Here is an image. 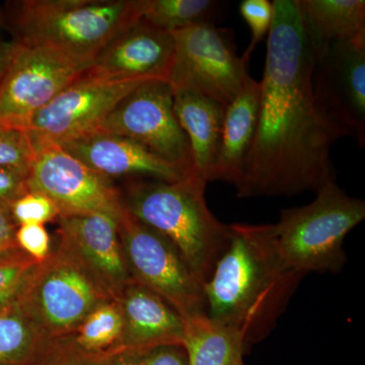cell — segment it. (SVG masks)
Returning <instances> with one entry per match:
<instances>
[{"label":"cell","instance_id":"obj_18","mask_svg":"<svg viewBox=\"0 0 365 365\" xmlns=\"http://www.w3.org/2000/svg\"><path fill=\"white\" fill-rule=\"evenodd\" d=\"M260 101L261 83L250 78L225 107L220 153L209 182L239 186L256 137Z\"/></svg>","mask_w":365,"mask_h":365},{"label":"cell","instance_id":"obj_24","mask_svg":"<svg viewBox=\"0 0 365 365\" xmlns=\"http://www.w3.org/2000/svg\"><path fill=\"white\" fill-rule=\"evenodd\" d=\"M123 334V316L117 300L96 307L71 336L76 345L91 354H103L119 347Z\"/></svg>","mask_w":365,"mask_h":365},{"label":"cell","instance_id":"obj_25","mask_svg":"<svg viewBox=\"0 0 365 365\" xmlns=\"http://www.w3.org/2000/svg\"><path fill=\"white\" fill-rule=\"evenodd\" d=\"M40 264L21 250L0 256V312L16 304Z\"/></svg>","mask_w":365,"mask_h":365},{"label":"cell","instance_id":"obj_19","mask_svg":"<svg viewBox=\"0 0 365 365\" xmlns=\"http://www.w3.org/2000/svg\"><path fill=\"white\" fill-rule=\"evenodd\" d=\"M174 111L188 139L193 173L209 182L222 141L225 107L190 91H174Z\"/></svg>","mask_w":365,"mask_h":365},{"label":"cell","instance_id":"obj_1","mask_svg":"<svg viewBox=\"0 0 365 365\" xmlns=\"http://www.w3.org/2000/svg\"><path fill=\"white\" fill-rule=\"evenodd\" d=\"M253 148L239 198L289 196L336 182L331 150L343 137L314 88V47L297 0H274Z\"/></svg>","mask_w":365,"mask_h":365},{"label":"cell","instance_id":"obj_29","mask_svg":"<svg viewBox=\"0 0 365 365\" xmlns=\"http://www.w3.org/2000/svg\"><path fill=\"white\" fill-rule=\"evenodd\" d=\"M100 356L85 351L67 337L55 340L35 365H98Z\"/></svg>","mask_w":365,"mask_h":365},{"label":"cell","instance_id":"obj_16","mask_svg":"<svg viewBox=\"0 0 365 365\" xmlns=\"http://www.w3.org/2000/svg\"><path fill=\"white\" fill-rule=\"evenodd\" d=\"M59 146L91 169L111 180L144 178L177 182L190 177L135 141L109 132H91Z\"/></svg>","mask_w":365,"mask_h":365},{"label":"cell","instance_id":"obj_17","mask_svg":"<svg viewBox=\"0 0 365 365\" xmlns=\"http://www.w3.org/2000/svg\"><path fill=\"white\" fill-rule=\"evenodd\" d=\"M117 302L123 316V334L117 349L143 352L158 346L184 345L185 319L148 288L133 281Z\"/></svg>","mask_w":365,"mask_h":365},{"label":"cell","instance_id":"obj_21","mask_svg":"<svg viewBox=\"0 0 365 365\" xmlns=\"http://www.w3.org/2000/svg\"><path fill=\"white\" fill-rule=\"evenodd\" d=\"M184 346L189 365H234L246 354L237 334L216 325L207 316L185 319Z\"/></svg>","mask_w":365,"mask_h":365},{"label":"cell","instance_id":"obj_35","mask_svg":"<svg viewBox=\"0 0 365 365\" xmlns=\"http://www.w3.org/2000/svg\"><path fill=\"white\" fill-rule=\"evenodd\" d=\"M4 28H6V26L2 21L1 14H0V29ZM19 45H20V43L14 38L6 39V37H2L1 34H0V81L4 78L11 62L13 61Z\"/></svg>","mask_w":365,"mask_h":365},{"label":"cell","instance_id":"obj_31","mask_svg":"<svg viewBox=\"0 0 365 365\" xmlns=\"http://www.w3.org/2000/svg\"><path fill=\"white\" fill-rule=\"evenodd\" d=\"M29 170L0 167V204L11 206L28 188Z\"/></svg>","mask_w":365,"mask_h":365},{"label":"cell","instance_id":"obj_10","mask_svg":"<svg viewBox=\"0 0 365 365\" xmlns=\"http://www.w3.org/2000/svg\"><path fill=\"white\" fill-rule=\"evenodd\" d=\"M88 68L52 48L20 43L0 81V128L26 131L31 119Z\"/></svg>","mask_w":365,"mask_h":365},{"label":"cell","instance_id":"obj_28","mask_svg":"<svg viewBox=\"0 0 365 365\" xmlns=\"http://www.w3.org/2000/svg\"><path fill=\"white\" fill-rule=\"evenodd\" d=\"M240 14L251 29L252 38L242 59L248 63L257 45L267 37L273 21V2L269 0H244L240 4Z\"/></svg>","mask_w":365,"mask_h":365},{"label":"cell","instance_id":"obj_26","mask_svg":"<svg viewBox=\"0 0 365 365\" xmlns=\"http://www.w3.org/2000/svg\"><path fill=\"white\" fill-rule=\"evenodd\" d=\"M11 217L18 227L57 222L59 209L51 199L37 192L29 191L9 206Z\"/></svg>","mask_w":365,"mask_h":365},{"label":"cell","instance_id":"obj_8","mask_svg":"<svg viewBox=\"0 0 365 365\" xmlns=\"http://www.w3.org/2000/svg\"><path fill=\"white\" fill-rule=\"evenodd\" d=\"M174 58L168 83L173 91H190L227 107L251 76L227 31L213 21L173 32Z\"/></svg>","mask_w":365,"mask_h":365},{"label":"cell","instance_id":"obj_14","mask_svg":"<svg viewBox=\"0 0 365 365\" xmlns=\"http://www.w3.org/2000/svg\"><path fill=\"white\" fill-rule=\"evenodd\" d=\"M119 216L90 213L60 216L56 222L57 241L76 254L114 300L133 282L118 230Z\"/></svg>","mask_w":365,"mask_h":365},{"label":"cell","instance_id":"obj_23","mask_svg":"<svg viewBox=\"0 0 365 365\" xmlns=\"http://www.w3.org/2000/svg\"><path fill=\"white\" fill-rule=\"evenodd\" d=\"M220 6L213 0H140L141 21L173 33L196 24L212 21Z\"/></svg>","mask_w":365,"mask_h":365},{"label":"cell","instance_id":"obj_27","mask_svg":"<svg viewBox=\"0 0 365 365\" xmlns=\"http://www.w3.org/2000/svg\"><path fill=\"white\" fill-rule=\"evenodd\" d=\"M36 157V148L28 132L0 128V167L29 170Z\"/></svg>","mask_w":365,"mask_h":365},{"label":"cell","instance_id":"obj_2","mask_svg":"<svg viewBox=\"0 0 365 365\" xmlns=\"http://www.w3.org/2000/svg\"><path fill=\"white\" fill-rule=\"evenodd\" d=\"M228 225L227 248L203 284L206 316L248 353L275 329L304 275L282 260L270 225Z\"/></svg>","mask_w":365,"mask_h":365},{"label":"cell","instance_id":"obj_20","mask_svg":"<svg viewBox=\"0 0 365 365\" xmlns=\"http://www.w3.org/2000/svg\"><path fill=\"white\" fill-rule=\"evenodd\" d=\"M297 6L314 46L365 35L364 0H297Z\"/></svg>","mask_w":365,"mask_h":365},{"label":"cell","instance_id":"obj_36","mask_svg":"<svg viewBox=\"0 0 365 365\" xmlns=\"http://www.w3.org/2000/svg\"><path fill=\"white\" fill-rule=\"evenodd\" d=\"M234 365H246L245 364L244 359L239 360V361L235 362Z\"/></svg>","mask_w":365,"mask_h":365},{"label":"cell","instance_id":"obj_30","mask_svg":"<svg viewBox=\"0 0 365 365\" xmlns=\"http://www.w3.org/2000/svg\"><path fill=\"white\" fill-rule=\"evenodd\" d=\"M16 242L21 252L40 263L52 252L51 237L43 225H20L16 228Z\"/></svg>","mask_w":365,"mask_h":365},{"label":"cell","instance_id":"obj_34","mask_svg":"<svg viewBox=\"0 0 365 365\" xmlns=\"http://www.w3.org/2000/svg\"><path fill=\"white\" fill-rule=\"evenodd\" d=\"M98 365H141V353L128 349L112 350L101 354Z\"/></svg>","mask_w":365,"mask_h":365},{"label":"cell","instance_id":"obj_13","mask_svg":"<svg viewBox=\"0 0 365 365\" xmlns=\"http://www.w3.org/2000/svg\"><path fill=\"white\" fill-rule=\"evenodd\" d=\"M314 88L344 136L365 145V35L314 46Z\"/></svg>","mask_w":365,"mask_h":365},{"label":"cell","instance_id":"obj_5","mask_svg":"<svg viewBox=\"0 0 365 365\" xmlns=\"http://www.w3.org/2000/svg\"><path fill=\"white\" fill-rule=\"evenodd\" d=\"M313 202L283 209L271 225L274 242L288 267L307 273L337 274L347 263L346 235L364 222L365 202L335 182L316 193Z\"/></svg>","mask_w":365,"mask_h":365},{"label":"cell","instance_id":"obj_9","mask_svg":"<svg viewBox=\"0 0 365 365\" xmlns=\"http://www.w3.org/2000/svg\"><path fill=\"white\" fill-rule=\"evenodd\" d=\"M150 81L97 76L86 71L29 122L35 148L62 145L100 130L110 113L137 86Z\"/></svg>","mask_w":365,"mask_h":365},{"label":"cell","instance_id":"obj_32","mask_svg":"<svg viewBox=\"0 0 365 365\" xmlns=\"http://www.w3.org/2000/svg\"><path fill=\"white\" fill-rule=\"evenodd\" d=\"M141 353V365H189L184 345H162Z\"/></svg>","mask_w":365,"mask_h":365},{"label":"cell","instance_id":"obj_22","mask_svg":"<svg viewBox=\"0 0 365 365\" xmlns=\"http://www.w3.org/2000/svg\"><path fill=\"white\" fill-rule=\"evenodd\" d=\"M54 341L18 304L0 312V365H35Z\"/></svg>","mask_w":365,"mask_h":365},{"label":"cell","instance_id":"obj_12","mask_svg":"<svg viewBox=\"0 0 365 365\" xmlns=\"http://www.w3.org/2000/svg\"><path fill=\"white\" fill-rule=\"evenodd\" d=\"M28 188L51 199L60 216L98 212L120 215L123 211L121 192L113 180L59 145L36 148L35 160L29 169Z\"/></svg>","mask_w":365,"mask_h":365},{"label":"cell","instance_id":"obj_11","mask_svg":"<svg viewBox=\"0 0 365 365\" xmlns=\"http://www.w3.org/2000/svg\"><path fill=\"white\" fill-rule=\"evenodd\" d=\"M100 130L131 139L187 175H194L188 139L178 122L174 91L167 81H150L137 86L110 113Z\"/></svg>","mask_w":365,"mask_h":365},{"label":"cell","instance_id":"obj_7","mask_svg":"<svg viewBox=\"0 0 365 365\" xmlns=\"http://www.w3.org/2000/svg\"><path fill=\"white\" fill-rule=\"evenodd\" d=\"M118 230L134 282L162 297L185 319L206 316L203 284L167 237L124 206Z\"/></svg>","mask_w":365,"mask_h":365},{"label":"cell","instance_id":"obj_15","mask_svg":"<svg viewBox=\"0 0 365 365\" xmlns=\"http://www.w3.org/2000/svg\"><path fill=\"white\" fill-rule=\"evenodd\" d=\"M174 52L172 34L140 20L113 38L88 71L107 78L168 83Z\"/></svg>","mask_w":365,"mask_h":365},{"label":"cell","instance_id":"obj_3","mask_svg":"<svg viewBox=\"0 0 365 365\" xmlns=\"http://www.w3.org/2000/svg\"><path fill=\"white\" fill-rule=\"evenodd\" d=\"M206 185L196 176L177 182L138 178L120 190L124 208L167 237L202 284L212 275L230 237V225L208 208Z\"/></svg>","mask_w":365,"mask_h":365},{"label":"cell","instance_id":"obj_4","mask_svg":"<svg viewBox=\"0 0 365 365\" xmlns=\"http://www.w3.org/2000/svg\"><path fill=\"white\" fill-rule=\"evenodd\" d=\"M0 14L18 42L90 67L113 38L141 20L140 0H21L7 2Z\"/></svg>","mask_w":365,"mask_h":365},{"label":"cell","instance_id":"obj_6","mask_svg":"<svg viewBox=\"0 0 365 365\" xmlns=\"http://www.w3.org/2000/svg\"><path fill=\"white\" fill-rule=\"evenodd\" d=\"M114 300L73 252L59 241L26 285L16 304L53 340L71 337L103 302Z\"/></svg>","mask_w":365,"mask_h":365},{"label":"cell","instance_id":"obj_33","mask_svg":"<svg viewBox=\"0 0 365 365\" xmlns=\"http://www.w3.org/2000/svg\"><path fill=\"white\" fill-rule=\"evenodd\" d=\"M16 228L9 206L0 204V256L20 250L16 242Z\"/></svg>","mask_w":365,"mask_h":365}]
</instances>
